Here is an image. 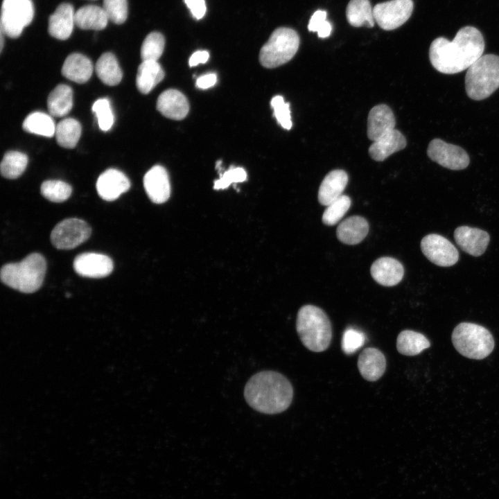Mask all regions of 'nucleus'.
Here are the masks:
<instances>
[{
	"label": "nucleus",
	"instance_id": "nucleus-8",
	"mask_svg": "<svg viewBox=\"0 0 499 499\" xmlns=\"http://www.w3.org/2000/svg\"><path fill=\"white\" fill-rule=\"evenodd\" d=\"M34 16L31 0H3L1 12V31L16 38L29 25Z\"/></svg>",
	"mask_w": 499,
	"mask_h": 499
},
{
	"label": "nucleus",
	"instance_id": "nucleus-21",
	"mask_svg": "<svg viewBox=\"0 0 499 499\" xmlns=\"http://www.w3.org/2000/svg\"><path fill=\"white\" fill-rule=\"evenodd\" d=\"M358 368L361 376L368 381H376L384 374L386 359L378 349L369 347L364 349L358 359Z\"/></svg>",
	"mask_w": 499,
	"mask_h": 499
},
{
	"label": "nucleus",
	"instance_id": "nucleus-12",
	"mask_svg": "<svg viewBox=\"0 0 499 499\" xmlns=\"http://www.w3.org/2000/svg\"><path fill=\"white\" fill-rule=\"evenodd\" d=\"M421 248L426 257L438 266H451L459 259L458 251L453 244L439 234L424 236L421 241Z\"/></svg>",
	"mask_w": 499,
	"mask_h": 499
},
{
	"label": "nucleus",
	"instance_id": "nucleus-32",
	"mask_svg": "<svg viewBox=\"0 0 499 499\" xmlns=\"http://www.w3.org/2000/svg\"><path fill=\"white\" fill-rule=\"evenodd\" d=\"M80 123L72 118H67L58 123L55 134L58 143L65 148H73L81 135Z\"/></svg>",
	"mask_w": 499,
	"mask_h": 499
},
{
	"label": "nucleus",
	"instance_id": "nucleus-7",
	"mask_svg": "<svg viewBox=\"0 0 499 499\" xmlns=\"http://www.w3.org/2000/svg\"><path fill=\"white\" fill-rule=\"evenodd\" d=\"M299 46L297 33L286 27L275 29L259 53L260 63L265 68H275L290 61Z\"/></svg>",
	"mask_w": 499,
	"mask_h": 499
},
{
	"label": "nucleus",
	"instance_id": "nucleus-14",
	"mask_svg": "<svg viewBox=\"0 0 499 499\" xmlns=\"http://www.w3.org/2000/svg\"><path fill=\"white\" fill-rule=\"evenodd\" d=\"M130 187V182L121 171L110 168L98 177L96 182V190L99 196L107 201L116 200Z\"/></svg>",
	"mask_w": 499,
	"mask_h": 499
},
{
	"label": "nucleus",
	"instance_id": "nucleus-38",
	"mask_svg": "<svg viewBox=\"0 0 499 499\" xmlns=\"http://www.w3.org/2000/svg\"><path fill=\"white\" fill-rule=\"evenodd\" d=\"M92 111L96 115L100 129L108 131L114 123V115L109 100L106 98L96 100L92 105Z\"/></svg>",
	"mask_w": 499,
	"mask_h": 499
},
{
	"label": "nucleus",
	"instance_id": "nucleus-41",
	"mask_svg": "<svg viewBox=\"0 0 499 499\" xmlns=\"http://www.w3.org/2000/svg\"><path fill=\"white\" fill-rule=\"evenodd\" d=\"M327 13L325 10H317L311 16L308 29L311 32H317L319 37L326 38L331 35L332 26L326 20Z\"/></svg>",
	"mask_w": 499,
	"mask_h": 499
},
{
	"label": "nucleus",
	"instance_id": "nucleus-27",
	"mask_svg": "<svg viewBox=\"0 0 499 499\" xmlns=\"http://www.w3.org/2000/svg\"><path fill=\"white\" fill-rule=\"evenodd\" d=\"M108 20L103 7L96 5L84 6L75 12V24L83 30H103Z\"/></svg>",
	"mask_w": 499,
	"mask_h": 499
},
{
	"label": "nucleus",
	"instance_id": "nucleus-4",
	"mask_svg": "<svg viewBox=\"0 0 499 499\" xmlns=\"http://www.w3.org/2000/svg\"><path fill=\"white\" fill-rule=\"evenodd\" d=\"M46 270L44 257L32 253L19 263H8L1 269V280L6 286L24 293H32L42 286Z\"/></svg>",
	"mask_w": 499,
	"mask_h": 499
},
{
	"label": "nucleus",
	"instance_id": "nucleus-35",
	"mask_svg": "<svg viewBox=\"0 0 499 499\" xmlns=\"http://www.w3.org/2000/svg\"><path fill=\"white\" fill-rule=\"evenodd\" d=\"M165 40L161 33L152 32L143 42L141 58L143 61H157L164 51Z\"/></svg>",
	"mask_w": 499,
	"mask_h": 499
},
{
	"label": "nucleus",
	"instance_id": "nucleus-36",
	"mask_svg": "<svg viewBox=\"0 0 499 499\" xmlns=\"http://www.w3.org/2000/svg\"><path fill=\"white\" fill-rule=\"evenodd\" d=\"M351 204V198L347 195H342L326 206L322 217L323 223L329 226L338 223L349 209Z\"/></svg>",
	"mask_w": 499,
	"mask_h": 499
},
{
	"label": "nucleus",
	"instance_id": "nucleus-43",
	"mask_svg": "<svg viewBox=\"0 0 499 499\" xmlns=\"http://www.w3.org/2000/svg\"><path fill=\"white\" fill-rule=\"evenodd\" d=\"M246 179L247 173L243 168L231 166L228 170L220 174V178L214 182L213 189H225L232 183L243 182Z\"/></svg>",
	"mask_w": 499,
	"mask_h": 499
},
{
	"label": "nucleus",
	"instance_id": "nucleus-44",
	"mask_svg": "<svg viewBox=\"0 0 499 499\" xmlns=\"http://www.w3.org/2000/svg\"><path fill=\"white\" fill-rule=\"evenodd\" d=\"M184 2L196 19H200L204 16L207 10L204 0H184Z\"/></svg>",
	"mask_w": 499,
	"mask_h": 499
},
{
	"label": "nucleus",
	"instance_id": "nucleus-24",
	"mask_svg": "<svg viewBox=\"0 0 499 499\" xmlns=\"http://www.w3.org/2000/svg\"><path fill=\"white\" fill-rule=\"evenodd\" d=\"M369 224L362 216H353L341 222L336 229L340 241L347 245H356L367 235Z\"/></svg>",
	"mask_w": 499,
	"mask_h": 499
},
{
	"label": "nucleus",
	"instance_id": "nucleus-18",
	"mask_svg": "<svg viewBox=\"0 0 499 499\" xmlns=\"http://www.w3.org/2000/svg\"><path fill=\"white\" fill-rule=\"evenodd\" d=\"M370 272L378 283L384 286H393L402 280L404 268L403 265L394 258L381 257L373 263Z\"/></svg>",
	"mask_w": 499,
	"mask_h": 499
},
{
	"label": "nucleus",
	"instance_id": "nucleus-30",
	"mask_svg": "<svg viewBox=\"0 0 499 499\" xmlns=\"http://www.w3.org/2000/svg\"><path fill=\"white\" fill-rule=\"evenodd\" d=\"M346 15L352 26L371 28L374 26L373 8L369 0H351L347 7Z\"/></svg>",
	"mask_w": 499,
	"mask_h": 499
},
{
	"label": "nucleus",
	"instance_id": "nucleus-31",
	"mask_svg": "<svg viewBox=\"0 0 499 499\" xmlns=\"http://www.w3.org/2000/svg\"><path fill=\"white\" fill-rule=\"evenodd\" d=\"M430 346V343L424 335L412 330L401 331L396 340L398 351L408 356L418 355Z\"/></svg>",
	"mask_w": 499,
	"mask_h": 499
},
{
	"label": "nucleus",
	"instance_id": "nucleus-42",
	"mask_svg": "<svg viewBox=\"0 0 499 499\" xmlns=\"http://www.w3.org/2000/svg\"><path fill=\"white\" fill-rule=\"evenodd\" d=\"M365 342V334L353 328H348L343 334L342 349L346 354H351Z\"/></svg>",
	"mask_w": 499,
	"mask_h": 499
},
{
	"label": "nucleus",
	"instance_id": "nucleus-47",
	"mask_svg": "<svg viewBox=\"0 0 499 499\" xmlns=\"http://www.w3.org/2000/svg\"><path fill=\"white\" fill-rule=\"evenodd\" d=\"M2 33L1 32V51H2L3 46V37L2 35Z\"/></svg>",
	"mask_w": 499,
	"mask_h": 499
},
{
	"label": "nucleus",
	"instance_id": "nucleus-20",
	"mask_svg": "<svg viewBox=\"0 0 499 499\" xmlns=\"http://www.w3.org/2000/svg\"><path fill=\"white\" fill-rule=\"evenodd\" d=\"M394 114L386 105H378L369 112L367 119V136L372 141H376L395 126Z\"/></svg>",
	"mask_w": 499,
	"mask_h": 499
},
{
	"label": "nucleus",
	"instance_id": "nucleus-11",
	"mask_svg": "<svg viewBox=\"0 0 499 499\" xmlns=\"http://www.w3.org/2000/svg\"><path fill=\"white\" fill-rule=\"evenodd\" d=\"M427 154L432 161L450 170L464 169L470 162L469 155L462 148L440 139L430 142Z\"/></svg>",
	"mask_w": 499,
	"mask_h": 499
},
{
	"label": "nucleus",
	"instance_id": "nucleus-17",
	"mask_svg": "<svg viewBox=\"0 0 499 499\" xmlns=\"http://www.w3.org/2000/svg\"><path fill=\"white\" fill-rule=\"evenodd\" d=\"M157 109L168 119L182 120L189 113V104L182 92L170 89L162 92L158 97Z\"/></svg>",
	"mask_w": 499,
	"mask_h": 499
},
{
	"label": "nucleus",
	"instance_id": "nucleus-26",
	"mask_svg": "<svg viewBox=\"0 0 499 499\" xmlns=\"http://www.w3.org/2000/svg\"><path fill=\"white\" fill-rule=\"evenodd\" d=\"M165 73L157 61H143L138 67L136 85L138 90L147 94L164 78Z\"/></svg>",
	"mask_w": 499,
	"mask_h": 499
},
{
	"label": "nucleus",
	"instance_id": "nucleus-1",
	"mask_svg": "<svg viewBox=\"0 0 499 499\" xmlns=\"http://www.w3.org/2000/svg\"><path fill=\"white\" fill-rule=\"evenodd\" d=\"M484 50L481 32L473 26L460 28L452 41L444 37L435 39L429 49L432 67L444 74H455L468 69Z\"/></svg>",
	"mask_w": 499,
	"mask_h": 499
},
{
	"label": "nucleus",
	"instance_id": "nucleus-29",
	"mask_svg": "<svg viewBox=\"0 0 499 499\" xmlns=\"http://www.w3.org/2000/svg\"><path fill=\"white\" fill-rule=\"evenodd\" d=\"M95 70L98 78L105 85H118L123 77V73L114 55L110 52L102 54L98 59Z\"/></svg>",
	"mask_w": 499,
	"mask_h": 499
},
{
	"label": "nucleus",
	"instance_id": "nucleus-28",
	"mask_svg": "<svg viewBox=\"0 0 499 499\" xmlns=\"http://www.w3.org/2000/svg\"><path fill=\"white\" fill-rule=\"evenodd\" d=\"M47 107L50 114L55 117L66 116L73 107V91L67 85L55 87L47 98Z\"/></svg>",
	"mask_w": 499,
	"mask_h": 499
},
{
	"label": "nucleus",
	"instance_id": "nucleus-37",
	"mask_svg": "<svg viewBox=\"0 0 499 499\" xmlns=\"http://www.w3.org/2000/svg\"><path fill=\"white\" fill-rule=\"evenodd\" d=\"M42 195L53 202H62L71 195L72 189L67 183L60 180H46L41 185Z\"/></svg>",
	"mask_w": 499,
	"mask_h": 499
},
{
	"label": "nucleus",
	"instance_id": "nucleus-33",
	"mask_svg": "<svg viewBox=\"0 0 499 499\" xmlns=\"http://www.w3.org/2000/svg\"><path fill=\"white\" fill-rule=\"evenodd\" d=\"M55 127L52 118L41 112L30 114L22 124L26 132L46 137H52L55 134Z\"/></svg>",
	"mask_w": 499,
	"mask_h": 499
},
{
	"label": "nucleus",
	"instance_id": "nucleus-39",
	"mask_svg": "<svg viewBox=\"0 0 499 499\" xmlns=\"http://www.w3.org/2000/svg\"><path fill=\"white\" fill-rule=\"evenodd\" d=\"M103 8L109 20L114 24H121L128 17L127 0H103Z\"/></svg>",
	"mask_w": 499,
	"mask_h": 499
},
{
	"label": "nucleus",
	"instance_id": "nucleus-10",
	"mask_svg": "<svg viewBox=\"0 0 499 499\" xmlns=\"http://www.w3.org/2000/svg\"><path fill=\"white\" fill-rule=\"evenodd\" d=\"M413 8L412 0H391L378 3L373 8L375 22L383 30L396 29L408 20Z\"/></svg>",
	"mask_w": 499,
	"mask_h": 499
},
{
	"label": "nucleus",
	"instance_id": "nucleus-19",
	"mask_svg": "<svg viewBox=\"0 0 499 499\" xmlns=\"http://www.w3.org/2000/svg\"><path fill=\"white\" fill-rule=\"evenodd\" d=\"M75 12L71 4L68 3L60 4L49 17L48 26L49 35L58 40L68 39L72 33L75 24Z\"/></svg>",
	"mask_w": 499,
	"mask_h": 499
},
{
	"label": "nucleus",
	"instance_id": "nucleus-15",
	"mask_svg": "<svg viewBox=\"0 0 499 499\" xmlns=\"http://www.w3.org/2000/svg\"><path fill=\"white\" fill-rule=\"evenodd\" d=\"M143 186L150 200L156 204L168 200L170 184L166 170L161 166H152L143 177Z\"/></svg>",
	"mask_w": 499,
	"mask_h": 499
},
{
	"label": "nucleus",
	"instance_id": "nucleus-16",
	"mask_svg": "<svg viewBox=\"0 0 499 499\" xmlns=\"http://www.w3.org/2000/svg\"><path fill=\"white\" fill-rule=\"evenodd\" d=\"M454 238L463 251L474 256L484 254L490 240L487 231L468 226L458 227L454 231Z\"/></svg>",
	"mask_w": 499,
	"mask_h": 499
},
{
	"label": "nucleus",
	"instance_id": "nucleus-25",
	"mask_svg": "<svg viewBox=\"0 0 499 499\" xmlns=\"http://www.w3.org/2000/svg\"><path fill=\"white\" fill-rule=\"evenodd\" d=\"M92 73L93 64L91 60L78 53L70 54L62 67V74L65 78L80 84L87 82Z\"/></svg>",
	"mask_w": 499,
	"mask_h": 499
},
{
	"label": "nucleus",
	"instance_id": "nucleus-45",
	"mask_svg": "<svg viewBox=\"0 0 499 499\" xmlns=\"http://www.w3.org/2000/svg\"><path fill=\"white\" fill-rule=\"evenodd\" d=\"M217 82V76L216 73H210L200 76L196 80V87L206 89L213 87Z\"/></svg>",
	"mask_w": 499,
	"mask_h": 499
},
{
	"label": "nucleus",
	"instance_id": "nucleus-46",
	"mask_svg": "<svg viewBox=\"0 0 499 499\" xmlns=\"http://www.w3.org/2000/svg\"><path fill=\"white\" fill-rule=\"evenodd\" d=\"M209 58V53L207 51H197L193 53L189 58V64L190 67H195L199 64H204L207 62Z\"/></svg>",
	"mask_w": 499,
	"mask_h": 499
},
{
	"label": "nucleus",
	"instance_id": "nucleus-3",
	"mask_svg": "<svg viewBox=\"0 0 499 499\" xmlns=\"http://www.w3.org/2000/svg\"><path fill=\"white\" fill-rule=\"evenodd\" d=\"M296 329L302 344L310 351L327 349L332 339L331 322L320 308L305 305L298 311Z\"/></svg>",
	"mask_w": 499,
	"mask_h": 499
},
{
	"label": "nucleus",
	"instance_id": "nucleus-22",
	"mask_svg": "<svg viewBox=\"0 0 499 499\" xmlns=\"http://www.w3.org/2000/svg\"><path fill=\"white\" fill-rule=\"evenodd\" d=\"M348 183V175L343 170L329 172L322 180L318 191V201L327 206L340 197Z\"/></svg>",
	"mask_w": 499,
	"mask_h": 499
},
{
	"label": "nucleus",
	"instance_id": "nucleus-40",
	"mask_svg": "<svg viewBox=\"0 0 499 499\" xmlns=\"http://www.w3.org/2000/svg\"><path fill=\"white\" fill-rule=\"evenodd\" d=\"M271 106L274 110V116L278 123L283 128L290 130L292 125L290 104L285 103L283 96L277 95L272 98Z\"/></svg>",
	"mask_w": 499,
	"mask_h": 499
},
{
	"label": "nucleus",
	"instance_id": "nucleus-9",
	"mask_svg": "<svg viewBox=\"0 0 499 499\" xmlns=\"http://www.w3.org/2000/svg\"><path fill=\"white\" fill-rule=\"evenodd\" d=\"M91 229L79 218H67L58 223L51 234L53 245L60 250H71L86 241Z\"/></svg>",
	"mask_w": 499,
	"mask_h": 499
},
{
	"label": "nucleus",
	"instance_id": "nucleus-23",
	"mask_svg": "<svg viewBox=\"0 0 499 499\" xmlns=\"http://www.w3.org/2000/svg\"><path fill=\"white\" fill-rule=\"evenodd\" d=\"M406 146V139L397 130L387 132L373 143L369 148L371 157L376 161H383L392 154L403 149Z\"/></svg>",
	"mask_w": 499,
	"mask_h": 499
},
{
	"label": "nucleus",
	"instance_id": "nucleus-5",
	"mask_svg": "<svg viewBox=\"0 0 499 499\" xmlns=\"http://www.w3.org/2000/svg\"><path fill=\"white\" fill-rule=\"evenodd\" d=\"M499 88V55H482L468 69L465 90L475 100H484Z\"/></svg>",
	"mask_w": 499,
	"mask_h": 499
},
{
	"label": "nucleus",
	"instance_id": "nucleus-6",
	"mask_svg": "<svg viewBox=\"0 0 499 499\" xmlns=\"http://www.w3.org/2000/svg\"><path fill=\"white\" fill-rule=\"evenodd\" d=\"M451 338L455 349L471 359H484L494 348L493 338L489 331L474 323L459 324L454 329Z\"/></svg>",
	"mask_w": 499,
	"mask_h": 499
},
{
	"label": "nucleus",
	"instance_id": "nucleus-13",
	"mask_svg": "<svg viewBox=\"0 0 499 499\" xmlns=\"http://www.w3.org/2000/svg\"><path fill=\"white\" fill-rule=\"evenodd\" d=\"M76 272L89 278H102L108 276L113 270L112 260L107 255L85 252L78 255L73 263Z\"/></svg>",
	"mask_w": 499,
	"mask_h": 499
},
{
	"label": "nucleus",
	"instance_id": "nucleus-2",
	"mask_svg": "<svg viewBox=\"0 0 499 499\" xmlns=\"http://www.w3.org/2000/svg\"><path fill=\"white\" fill-rule=\"evenodd\" d=\"M244 396L254 410L267 414L285 411L293 399V387L281 373L262 371L253 375L244 389Z\"/></svg>",
	"mask_w": 499,
	"mask_h": 499
},
{
	"label": "nucleus",
	"instance_id": "nucleus-34",
	"mask_svg": "<svg viewBox=\"0 0 499 499\" xmlns=\"http://www.w3.org/2000/svg\"><path fill=\"white\" fill-rule=\"evenodd\" d=\"M28 157L19 151L7 152L1 163V175L8 179L18 178L25 170Z\"/></svg>",
	"mask_w": 499,
	"mask_h": 499
}]
</instances>
